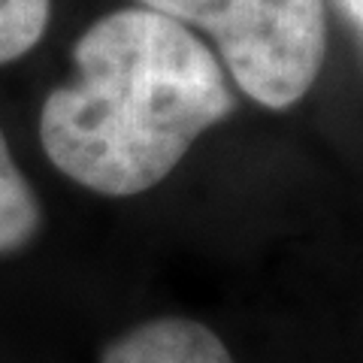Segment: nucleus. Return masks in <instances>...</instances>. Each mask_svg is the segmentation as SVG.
Wrapping results in <instances>:
<instances>
[{
	"instance_id": "obj_2",
	"label": "nucleus",
	"mask_w": 363,
	"mask_h": 363,
	"mask_svg": "<svg viewBox=\"0 0 363 363\" xmlns=\"http://www.w3.org/2000/svg\"><path fill=\"white\" fill-rule=\"evenodd\" d=\"M218 45L236 88L267 109H288L315 85L327 55L324 0H140Z\"/></svg>"
},
{
	"instance_id": "obj_1",
	"label": "nucleus",
	"mask_w": 363,
	"mask_h": 363,
	"mask_svg": "<svg viewBox=\"0 0 363 363\" xmlns=\"http://www.w3.org/2000/svg\"><path fill=\"white\" fill-rule=\"evenodd\" d=\"M236 109L218 58L145 6L97 18L73 45V79L45 97L40 143L67 179L104 197L143 194Z\"/></svg>"
},
{
	"instance_id": "obj_3",
	"label": "nucleus",
	"mask_w": 363,
	"mask_h": 363,
	"mask_svg": "<svg viewBox=\"0 0 363 363\" xmlns=\"http://www.w3.org/2000/svg\"><path fill=\"white\" fill-rule=\"evenodd\" d=\"M100 363H233V357L206 324L155 318L118 336Z\"/></svg>"
},
{
	"instance_id": "obj_6",
	"label": "nucleus",
	"mask_w": 363,
	"mask_h": 363,
	"mask_svg": "<svg viewBox=\"0 0 363 363\" xmlns=\"http://www.w3.org/2000/svg\"><path fill=\"white\" fill-rule=\"evenodd\" d=\"M339 9L348 16V21L360 30V37H363V0H336Z\"/></svg>"
},
{
	"instance_id": "obj_4",
	"label": "nucleus",
	"mask_w": 363,
	"mask_h": 363,
	"mask_svg": "<svg viewBox=\"0 0 363 363\" xmlns=\"http://www.w3.org/2000/svg\"><path fill=\"white\" fill-rule=\"evenodd\" d=\"M40 224V200L9 152L4 130H0V257L28 248L37 240Z\"/></svg>"
},
{
	"instance_id": "obj_5",
	"label": "nucleus",
	"mask_w": 363,
	"mask_h": 363,
	"mask_svg": "<svg viewBox=\"0 0 363 363\" xmlns=\"http://www.w3.org/2000/svg\"><path fill=\"white\" fill-rule=\"evenodd\" d=\"M52 0H0V64H13L43 40Z\"/></svg>"
}]
</instances>
